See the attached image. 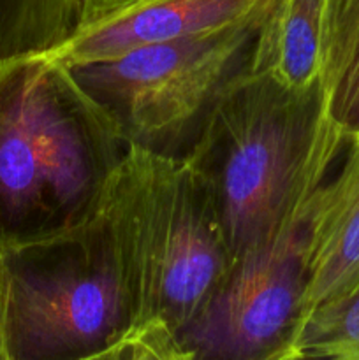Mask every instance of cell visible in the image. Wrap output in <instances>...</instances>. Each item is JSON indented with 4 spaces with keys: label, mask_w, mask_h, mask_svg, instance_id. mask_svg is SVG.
Masks as SVG:
<instances>
[{
    "label": "cell",
    "mask_w": 359,
    "mask_h": 360,
    "mask_svg": "<svg viewBox=\"0 0 359 360\" xmlns=\"http://www.w3.org/2000/svg\"><path fill=\"white\" fill-rule=\"evenodd\" d=\"M263 18L70 69L127 148L185 160L222 98L252 72Z\"/></svg>",
    "instance_id": "5b68a950"
},
{
    "label": "cell",
    "mask_w": 359,
    "mask_h": 360,
    "mask_svg": "<svg viewBox=\"0 0 359 360\" xmlns=\"http://www.w3.org/2000/svg\"><path fill=\"white\" fill-rule=\"evenodd\" d=\"M101 214L132 299L136 329L157 322L176 333L234 262L185 160L129 148Z\"/></svg>",
    "instance_id": "3957f363"
},
{
    "label": "cell",
    "mask_w": 359,
    "mask_h": 360,
    "mask_svg": "<svg viewBox=\"0 0 359 360\" xmlns=\"http://www.w3.org/2000/svg\"><path fill=\"white\" fill-rule=\"evenodd\" d=\"M127 144L53 53L0 62V250L87 224Z\"/></svg>",
    "instance_id": "7a4b0ae2"
},
{
    "label": "cell",
    "mask_w": 359,
    "mask_h": 360,
    "mask_svg": "<svg viewBox=\"0 0 359 360\" xmlns=\"http://www.w3.org/2000/svg\"><path fill=\"white\" fill-rule=\"evenodd\" d=\"M336 360H359V350L354 352V354H351V355H345V357H341V359H336Z\"/></svg>",
    "instance_id": "5bb4252c"
},
{
    "label": "cell",
    "mask_w": 359,
    "mask_h": 360,
    "mask_svg": "<svg viewBox=\"0 0 359 360\" xmlns=\"http://www.w3.org/2000/svg\"><path fill=\"white\" fill-rule=\"evenodd\" d=\"M345 148L320 81L292 90L248 72L222 98L185 162L236 260L299 231Z\"/></svg>",
    "instance_id": "6da1fadb"
},
{
    "label": "cell",
    "mask_w": 359,
    "mask_h": 360,
    "mask_svg": "<svg viewBox=\"0 0 359 360\" xmlns=\"http://www.w3.org/2000/svg\"><path fill=\"white\" fill-rule=\"evenodd\" d=\"M0 360H4V359H2V350H0Z\"/></svg>",
    "instance_id": "9a60e30c"
},
{
    "label": "cell",
    "mask_w": 359,
    "mask_h": 360,
    "mask_svg": "<svg viewBox=\"0 0 359 360\" xmlns=\"http://www.w3.org/2000/svg\"><path fill=\"white\" fill-rule=\"evenodd\" d=\"M134 2H137V0H77V9H80V25L77 27Z\"/></svg>",
    "instance_id": "7c38bea8"
},
{
    "label": "cell",
    "mask_w": 359,
    "mask_h": 360,
    "mask_svg": "<svg viewBox=\"0 0 359 360\" xmlns=\"http://www.w3.org/2000/svg\"><path fill=\"white\" fill-rule=\"evenodd\" d=\"M136 329L101 211L63 234L0 250L4 360H94Z\"/></svg>",
    "instance_id": "277c9868"
},
{
    "label": "cell",
    "mask_w": 359,
    "mask_h": 360,
    "mask_svg": "<svg viewBox=\"0 0 359 360\" xmlns=\"http://www.w3.org/2000/svg\"><path fill=\"white\" fill-rule=\"evenodd\" d=\"M127 360H187L175 336L162 323L137 327L127 338Z\"/></svg>",
    "instance_id": "8fae6325"
},
{
    "label": "cell",
    "mask_w": 359,
    "mask_h": 360,
    "mask_svg": "<svg viewBox=\"0 0 359 360\" xmlns=\"http://www.w3.org/2000/svg\"><path fill=\"white\" fill-rule=\"evenodd\" d=\"M299 231L238 257L196 315L172 333L187 360H260L303 313Z\"/></svg>",
    "instance_id": "8992f818"
},
{
    "label": "cell",
    "mask_w": 359,
    "mask_h": 360,
    "mask_svg": "<svg viewBox=\"0 0 359 360\" xmlns=\"http://www.w3.org/2000/svg\"><path fill=\"white\" fill-rule=\"evenodd\" d=\"M326 0H275L259 23L252 72L303 90L319 83Z\"/></svg>",
    "instance_id": "9c48e42d"
},
{
    "label": "cell",
    "mask_w": 359,
    "mask_h": 360,
    "mask_svg": "<svg viewBox=\"0 0 359 360\" xmlns=\"http://www.w3.org/2000/svg\"><path fill=\"white\" fill-rule=\"evenodd\" d=\"M319 81L331 122L359 144V0H326Z\"/></svg>",
    "instance_id": "30bf717a"
},
{
    "label": "cell",
    "mask_w": 359,
    "mask_h": 360,
    "mask_svg": "<svg viewBox=\"0 0 359 360\" xmlns=\"http://www.w3.org/2000/svg\"><path fill=\"white\" fill-rule=\"evenodd\" d=\"M275 0H137L76 28L53 49L65 65L104 62L141 46L213 34L263 18Z\"/></svg>",
    "instance_id": "52a82bcc"
},
{
    "label": "cell",
    "mask_w": 359,
    "mask_h": 360,
    "mask_svg": "<svg viewBox=\"0 0 359 360\" xmlns=\"http://www.w3.org/2000/svg\"><path fill=\"white\" fill-rule=\"evenodd\" d=\"M299 252L301 319L359 285V144H348L336 174L313 193L299 225Z\"/></svg>",
    "instance_id": "ba28073f"
},
{
    "label": "cell",
    "mask_w": 359,
    "mask_h": 360,
    "mask_svg": "<svg viewBox=\"0 0 359 360\" xmlns=\"http://www.w3.org/2000/svg\"><path fill=\"white\" fill-rule=\"evenodd\" d=\"M94 360H127V340H123L122 343L116 345L115 348H111V350L106 352L104 355H101V357Z\"/></svg>",
    "instance_id": "4fadbf2b"
}]
</instances>
